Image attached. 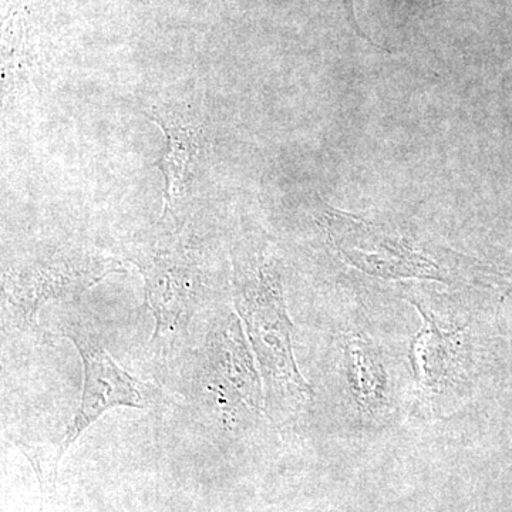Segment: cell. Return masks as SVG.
<instances>
[{"label":"cell","mask_w":512,"mask_h":512,"mask_svg":"<svg viewBox=\"0 0 512 512\" xmlns=\"http://www.w3.org/2000/svg\"><path fill=\"white\" fill-rule=\"evenodd\" d=\"M144 114L163 130L165 146L156 160L164 177V210L161 218H183L188 195L195 183L201 158L208 146L204 119L188 104H160Z\"/></svg>","instance_id":"cell-7"},{"label":"cell","mask_w":512,"mask_h":512,"mask_svg":"<svg viewBox=\"0 0 512 512\" xmlns=\"http://www.w3.org/2000/svg\"><path fill=\"white\" fill-rule=\"evenodd\" d=\"M423 316V328L414 336L410 360L421 397L426 402L451 390L466 375V328H444L416 299H409Z\"/></svg>","instance_id":"cell-8"},{"label":"cell","mask_w":512,"mask_h":512,"mask_svg":"<svg viewBox=\"0 0 512 512\" xmlns=\"http://www.w3.org/2000/svg\"><path fill=\"white\" fill-rule=\"evenodd\" d=\"M231 256L234 308L264 379L266 407L278 414L301 409L311 402L313 389L293 356L281 265L269 245L254 237L239 239Z\"/></svg>","instance_id":"cell-1"},{"label":"cell","mask_w":512,"mask_h":512,"mask_svg":"<svg viewBox=\"0 0 512 512\" xmlns=\"http://www.w3.org/2000/svg\"><path fill=\"white\" fill-rule=\"evenodd\" d=\"M323 224L330 244L350 265L383 279L424 278L448 282L436 262L417 248L413 239L384 227L328 208Z\"/></svg>","instance_id":"cell-6"},{"label":"cell","mask_w":512,"mask_h":512,"mask_svg":"<svg viewBox=\"0 0 512 512\" xmlns=\"http://www.w3.org/2000/svg\"><path fill=\"white\" fill-rule=\"evenodd\" d=\"M62 333L72 340L82 357L83 389L79 407L56 444L60 458L109 410L119 407L144 410L153 403V387L126 372L96 333L77 323L64 326Z\"/></svg>","instance_id":"cell-5"},{"label":"cell","mask_w":512,"mask_h":512,"mask_svg":"<svg viewBox=\"0 0 512 512\" xmlns=\"http://www.w3.org/2000/svg\"><path fill=\"white\" fill-rule=\"evenodd\" d=\"M205 320L207 330L200 346H195L194 359L200 387L215 400L224 420L239 409L261 413L266 407L264 389L241 319L220 311Z\"/></svg>","instance_id":"cell-4"},{"label":"cell","mask_w":512,"mask_h":512,"mask_svg":"<svg viewBox=\"0 0 512 512\" xmlns=\"http://www.w3.org/2000/svg\"><path fill=\"white\" fill-rule=\"evenodd\" d=\"M184 224V218L160 217L127 251L143 276L146 302L156 322L150 342L161 348L185 338L217 292L210 259Z\"/></svg>","instance_id":"cell-2"},{"label":"cell","mask_w":512,"mask_h":512,"mask_svg":"<svg viewBox=\"0 0 512 512\" xmlns=\"http://www.w3.org/2000/svg\"><path fill=\"white\" fill-rule=\"evenodd\" d=\"M343 349L346 377L357 404L366 412H382L387 404V379L375 349L362 336H348Z\"/></svg>","instance_id":"cell-9"},{"label":"cell","mask_w":512,"mask_h":512,"mask_svg":"<svg viewBox=\"0 0 512 512\" xmlns=\"http://www.w3.org/2000/svg\"><path fill=\"white\" fill-rule=\"evenodd\" d=\"M123 271L119 259L76 242L40 241L3 264V322L29 335H47L37 315L49 302L74 301Z\"/></svg>","instance_id":"cell-3"}]
</instances>
